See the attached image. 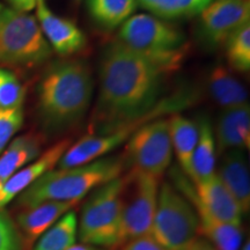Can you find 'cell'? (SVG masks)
Segmentation results:
<instances>
[{
  "instance_id": "6da1fadb",
  "label": "cell",
  "mask_w": 250,
  "mask_h": 250,
  "mask_svg": "<svg viewBox=\"0 0 250 250\" xmlns=\"http://www.w3.org/2000/svg\"><path fill=\"white\" fill-rule=\"evenodd\" d=\"M164 73L120 41L108 44L100 64L99 98L89 134H108L142 120L171 111L174 102L158 104Z\"/></svg>"
},
{
  "instance_id": "7a4b0ae2",
  "label": "cell",
  "mask_w": 250,
  "mask_h": 250,
  "mask_svg": "<svg viewBox=\"0 0 250 250\" xmlns=\"http://www.w3.org/2000/svg\"><path fill=\"white\" fill-rule=\"evenodd\" d=\"M94 83L88 65L78 59L52 62L37 86V112L43 129L61 133L88 111Z\"/></svg>"
},
{
  "instance_id": "3957f363",
  "label": "cell",
  "mask_w": 250,
  "mask_h": 250,
  "mask_svg": "<svg viewBox=\"0 0 250 250\" xmlns=\"http://www.w3.org/2000/svg\"><path fill=\"white\" fill-rule=\"evenodd\" d=\"M124 168L123 156L112 155L78 167L51 169L18 196V205L28 208L44 202L78 203L94 189L122 176Z\"/></svg>"
},
{
  "instance_id": "277c9868",
  "label": "cell",
  "mask_w": 250,
  "mask_h": 250,
  "mask_svg": "<svg viewBox=\"0 0 250 250\" xmlns=\"http://www.w3.org/2000/svg\"><path fill=\"white\" fill-rule=\"evenodd\" d=\"M118 41L164 74L180 68L188 52L187 39L179 28L147 14L127 19L121 26Z\"/></svg>"
},
{
  "instance_id": "5b68a950",
  "label": "cell",
  "mask_w": 250,
  "mask_h": 250,
  "mask_svg": "<svg viewBox=\"0 0 250 250\" xmlns=\"http://www.w3.org/2000/svg\"><path fill=\"white\" fill-rule=\"evenodd\" d=\"M51 55V46L35 17L0 4V64L30 70L41 66Z\"/></svg>"
},
{
  "instance_id": "8992f818",
  "label": "cell",
  "mask_w": 250,
  "mask_h": 250,
  "mask_svg": "<svg viewBox=\"0 0 250 250\" xmlns=\"http://www.w3.org/2000/svg\"><path fill=\"white\" fill-rule=\"evenodd\" d=\"M123 175L94 189L80 212L78 236L81 243L98 248L117 250L122 241Z\"/></svg>"
},
{
  "instance_id": "52a82bcc",
  "label": "cell",
  "mask_w": 250,
  "mask_h": 250,
  "mask_svg": "<svg viewBox=\"0 0 250 250\" xmlns=\"http://www.w3.org/2000/svg\"><path fill=\"white\" fill-rule=\"evenodd\" d=\"M199 232V221L191 203L170 183L159 188L151 235L166 250H181Z\"/></svg>"
},
{
  "instance_id": "ba28073f",
  "label": "cell",
  "mask_w": 250,
  "mask_h": 250,
  "mask_svg": "<svg viewBox=\"0 0 250 250\" xmlns=\"http://www.w3.org/2000/svg\"><path fill=\"white\" fill-rule=\"evenodd\" d=\"M160 181L133 168L123 175L121 193L123 245L136 237L151 234Z\"/></svg>"
},
{
  "instance_id": "9c48e42d",
  "label": "cell",
  "mask_w": 250,
  "mask_h": 250,
  "mask_svg": "<svg viewBox=\"0 0 250 250\" xmlns=\"http://www.w3.org/2000/svg\"><path fill=\"white\" fill-rule=\"evenodd\" d=\"M173 156L169 122L159 120L145 123L130 137L124 161L131 168L161 180Z\"/></svg>"
},
{
  "instance_id": "30bf717a",
  "label": "cell",
  "mask_w": 250,
  "mask_h": 250,
  "mask_svg": "<svg viewBox=\"0 0 250 250\" xmlns=\"http://www.w3.org/2000/svg\"><path fill=\"white\" fill-rule=\"evenodd\" d=\"M171 175L175 188L187 199L198 203L208 214L221 223L241 226L243 215L241 208L219 179L217 173L197 184H190L180 171L174 170Z\"/></svg>"
},
{
  "instance_id": "8fae6325",
  "label": "cell",
  "mask_w": 250,
  "mask_h": 250,
  "mask_svg": "<svg viewBox=\"0 0 250 250\" xmlns=\"http://www.w3.org/2000/svg\"><path fill=\"white\" fill-rule=\"evenodd\" d=\"M249 0H212L201 12V33L210 46H219L249 23Z\"/></svg>"
},
{
  "instance_id": "7c38bea8",
  "label": "cell",
  "mask_w": 250,
  "mask_h": 250,
  "mask_svg": "<svg viewBox=\"0 0 250 250\" xmlns=\"http://www.w3.org/2000/svg\"><path fill=\"white\" fill-rule=\"evenodd\" d=\"M36 17L46 42L62 57L74 55L85 48V34L67 19L59 18L48 8L45 0H36Z\"/></svg>"
},
{
  "instance_id": "4fadbf2b",
  "label": "cell",
  "mask_w": 250,
  "mask_h": 250,
  "mask_svg": "<svg viewBox=\"0 0 250 250\" xmlns=\"http://www.w3.org/2000/svg\"><path fill=\"white\" fill-rule=\"evenodd\" d=\"M76 205L77 203L72 202H44L23 208L17 217V229L22 250L33 249L37 240Z\"/></svg>"
},
{
  "instance_id": "5bb4252c",
  "label": "cell",
  "mask_w": 250,
  "mask_h": 250,
  "mask_svg": "<svg viewBox=\"0 0 250 250\" xmlns=\"http://www.w3.org/2000/svg\"><path fill=\"white\" fill-rule=\"evenodd\" d=\"M71 146L70 139H64L46 149L31 164L21 168L0 189V210L4 208L46 171L54 169L65 151Z\"/></svg>"
},
{
  "instance_id": "9a60e30c",
  "label": "cell",
  "mask_w": 250,
  "mask_h": 250,
  "mask_svg": "<svg viewBox=\"0 0 250 250\" xmlns=\"http://www.w3.org/2000/svg\"><path fill=\"white\" fill-rule=\"evenodd\" d=\"M217 175L239 203L243 213H248L250 208V176L243 151L230 149L225 152Z\"/></svg>"
},
{
  "instance_id": "2e32d148",
  "label": "cell",
  "mask_w": 250,
  "mask_h": 250,
  "mask_svg": "<svg viewBox=\"0 0 250 250\" xmlns=\"http://www.w3.org/2000/svg\"><path fill=\"white\" fill-rule=\"evenodd\" d=\"M219 153L230 149L249 148L250 109L249 104L224 110L217 125V145Z\"/></svg>"
},
{
  "instance_id": "e0dca14e",
  "label": "cell",
  "mask_w": 250,
  "mask_h": 250,
  "mask_svg": "<svg viewBox=\"0 0 250 250\" xmlns=\"http://www.w3.org/2000/svg\"><path fill=\"white\" fill-rule=\"evenodd\" d=\"M42 148L40 136L27 133L8 144L0 154V189L13 175L39 158Z\"/></svg>"
},
{
  "instance_id": "ac0fdd59",
  "label": "cell",
  "mask_w": 250,
  "mask_h": 250,
  "mask_svg": "<svg viewBox=\"0 0 250 250\" xmlns=\"http://www.w3.org/2000/svg\"><path fill=\"white\" fill-rule=\"evenodd\" d=\"M195 208L199 221V232L217 250H240L243 241L241 226L225 224L208 214L198 203L188 199Z\"/></svg>"
},
{
  "instance_id": "d6986e66",
  "label": "cell",
  "mask_w": 250,
  "mask_h": 250,
  "mask_svg": "<svg viewBox=\"0 0 250 250\" xmlns=\"http://www.w3.org/2000/svg\"><path fill=\"white\" fill-rule=\"evenodd\" d=\"M211 96L224 110L248 104V92L235 77L223 66H217L208 77Z\"/></svg>"
},
{
  "instance_id": "ffe728a7",
  "label": "cell",
  "mask_w": 250,
  "mask_h": 250,
  "mask_svg": "<svg viewBox=\"0 0 250 250\" xmlns=\"http://www.w3.org/2000/svg\"><path fill=\"white\" fill-rule=\"evenodd\" d=\"M199 136L191 160L189 177L193 184L201 183L215 174L217 146L210 122L203 120L198 124Z\"/></svg>"
},
{
  "instance_id": "44dd1931",
  "label": "cell",
  "mask_w": 250,
  "mask_h": 250,
  "mask_svg": "<svg viewBox=\"0 0 250 250\" xmlns=\"http://www.w3.org/2000/svg\"><path fill=\"white\" fill-rule=\"evenodd\" d=\"M171 146L184 174L189 176L191 160L195 147L198 142V124L181 115H173L169 120Z\"/></svg>"
},
{
  "instance_id": "7402d4cb",
  "label": "cell",
  "mask_w": 250,
  "mask_h": 250,
  "mask_svg": "<svg viewBox=\"0 0 250 250\" xmlns=\"http://www.w3.org/2000/svg\"><path fill=\"white\" fill-rule=\"evenodd\" d=\"M136 5V0H87L90 18L99 27L108 30L123 24Z\"/></svg>"
},
{
  "instance_id": "603a6c76",
  "label": "cell",
  "mask_w": 250,
  "mask_h": 250,
  "mask_svg": "<svg viewBox=\"0 0 250 250\" xmlns=\"http://www.w3.org/2000/svg\"><path fill=\"white\" fill-rule=\"evenodd\" d=\"M78 239V217L68 211L37 240L31 250H67Z\"/></svg>"
},
{
  "instance_id": "cb8c5ba5",
  "label": "cell",
  "mask_w": 250,
  "mask_h": 250,
  "mask_svg": "<svg viewBox=\"0 0 250 250\" xmlns=\"http://www.w3.org/2000/svg\"><path fill=\"white\" fill-rule=\"evenodd\" d=\"M140 5L159 18L182 19L199 14L212 0H138Z\"/></svg>"
},
{
  "instance_id": "d4e9b609",
  "label": "cell",
  "mask_w": 250,
  "mask_h": 250,
  "mask_svg": "<svg viewBox=\"0 0 250 250\" xmlns=\"http://www.w3.org/2000/svg\"><path fill=\"white\" fill-rule=\"evenodd\" d=\"M225 43L230 67L240 72H248L250 68V24L246 23L239 28Z\"/></svg>"
},
{
  "instance_id": "484cf974",
  "label": "cell",
  "mask_w": 250,
  "mask_h": 250,
  "mask_svg": "<svg viewBox=\"0 0 250 250\" xmlns=\"http://www.w3.org/2000/svg\"><path fill=\"white\" fill-rule=\"evenodd\" d=\"M26 89L14 72L0 67V108L14 109L22 107Z\"/></svg>"
},
{
  "instance_id": "4316f807",
  "label": "cell",
  "mask_w": 250,
  "mask_h": 250,
  "mask_svg": "<svg viewBox=\"0 0 250 250\" xmlns=\"http://www.w3.org/2000/svg\"><path fill=\"white\" fill-rule=\"evenodd\" d=\"M23 123V109L0 108V154L7 147L13 136Z\"/></svg>"
},
{
  "instance_id": "83f0119b",
  "label": "cell",
  "mask_w": 250,
  "mask_h": 250,
  "mask_svg": "<svg viewBox=\"0 0 250 250\" xmlns=\"http://www.w3.org/2000/svg\"><path fill=\"white\" fill-rule=\"evenodd\" d=\"M0 250H22L17 226L2 210H0Z\"/></svg>"
},
{
  "instance_id": "f1b7e54d",
  "label": "cell",
  "mask_w": 250,
  "mask_h": 250,
  "mask_svg": "<svg viewBox=\"0 0 250 250\" xmlns=\"http://www.w3.org/2000/svg\"><path fill=\"white\" fill-rule=\"evenodd\" d=\"M117 250H166L161 245L153 239V236L144 235L136 239L130 240L126 243H124L120 249Z\"/></svg>"
},
{
  "instance_id": "f546056e",
  "label": "cell",
  "mask_w": 250,
  "mask_h": 250,
  "mask_svg": "<svg viewBox=\"0 0 250 250\" xmlns=\"http://www.w3.org/2000/svg\"><path fill=\"white\" fill-rule=\"evenodd\" d=\"M181 250H217L212 243L203 237H195L191 242H189Z\"/></svg>"
},
{
  "instance_id": "4dcf8cb0",
  "label": "cell",
  "mask_w": 250,
  "mask_h": 250,
  "mask_svg": "<svg viewBox=\"0 0 250 250\" xmlns=\"http://www.w3.org/2000/svg\"><path fill=\"white\" fill-rule=\"evenodd\" d=\"M12 8L20 12H29L35 7L36 0H6Z\"/></svg>"
},
{
  "instance_id": "1f68e13d",
  "label": "cell",
  "mask_w": 250,
  "mask_h": 250,
  "mask_svg": "<svg viewBox=\"0 0 250 250\" xmlns=\"http://www.w3.org/2000/svg\"><path fill=\"white\" fill-rule=\"evenodd\" d=\"M67 250H105V249L98 248V247H93V246L83 245V243H81V245L72 246L71 248H68Z\"/></svg>"
},
{
  "instance_id": "d6a6232c",
  "label": "cell",
  "mask_w": 250,
  "mask_h": 250,
  "mask_svg": "<svg viewBox=\"0 0 250 250\" xmlns=\"http://www.w3.org/2000/svg\"><path fill=\"white\" fill-rule=\"evenodd\" d=\"M249 240H247V241L243 243V245H241V248H240V250H249Z\"/></svg>"
}]
</instances>
